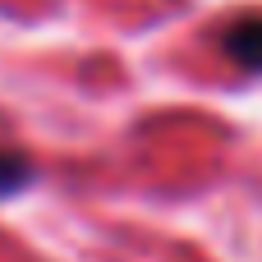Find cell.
I'll use <instances>...</instances> for the list:
<instances>
[{
  "label": "cell",
  "instance_id": "obj_1",
  "mask_svg": "<svg viewBox=\"0 0 262 262\" xmlns=\"http://www.w3.org/2000/svg\"><path fill=\"white\" fill-rule=\"evenodd\" d=\"M221 51L244 74H262V14H239L235 23H226L221 28Z\"/></svg>",
  "mask_w": 262,
  "mask_h": 262
},
{
  "label": "cell",
  "instance_id": "obj_2",
  "mask_svg": "<svg viewBox=\"0 0 262 262\" xmlns=\"http://www.w3.org/2000/svg\"><path fill=\"white\" fill-rule=\"evenodd\" d=\"M37 184V166L23 157V152H9L0 147V198H18L23 189Z\"/></svg>",
  "mask_w": 262,
  "mask_h": 262
}]
</instances>
